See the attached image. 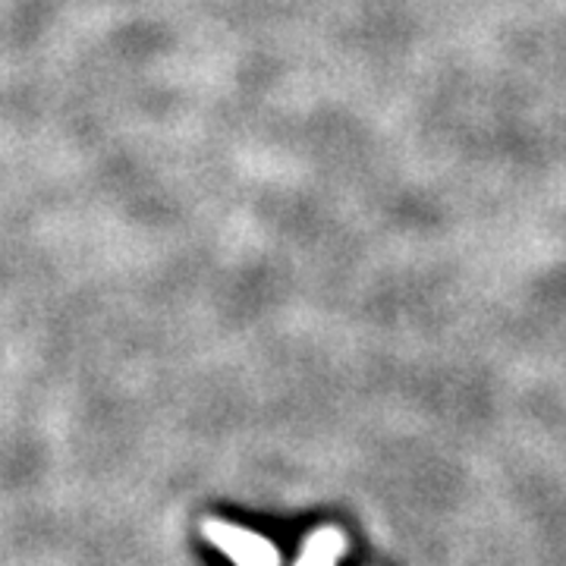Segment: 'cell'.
<instances>
[{"label": "cell", "instance_id": "1", "mask_svg": "<svg viewBox=\"0 0 566 566\" xmlns=\"http://www.w3.org/2000/svg\"><path fill=\"white\" fill-rule=\"evenodd\" d=\"M205 538L211 545H218L237 566H281V554L268 538L249 532V528L230 526L221 520H208L205 523Z\"/></svg>", "mask_w": 566, "mask_h": 566}, {"label": "cell", "instance_id": "2", "mask_svg": "<svg viewBox=\"0 0 566 566\" xmlns=\"http://www.w3.org/2000/svg\"><path fill=\"white\" fill-rule=\"evenodd\" d=\"M344 551L346 538L340 528H318L315 535H308L296 566H337Z\"/></svg>", "mask_w": 566, "mask_h": 566}]
</instances>
